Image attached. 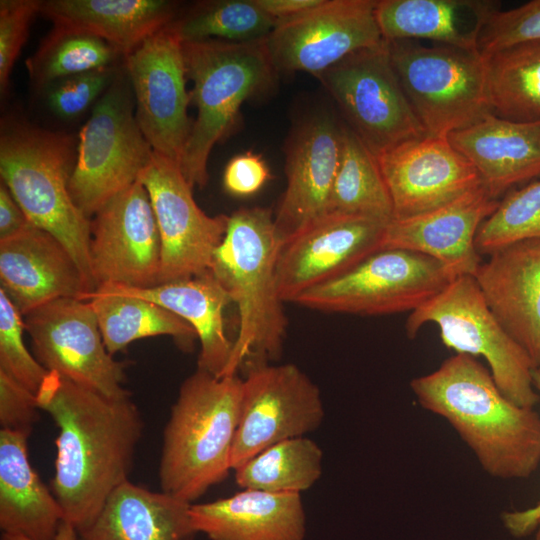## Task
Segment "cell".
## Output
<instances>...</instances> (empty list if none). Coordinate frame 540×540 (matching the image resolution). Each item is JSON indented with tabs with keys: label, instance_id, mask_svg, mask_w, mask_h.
Segmentation results:
<instances>
[{
	"label": "cell",
	"instance_id": "cell-1",
	"mask_svg": "<svg viewBox=\"0 0 540 540\" xmlns=\"http://www.w3.org/2000/svg\"><path fill=\"white\" fill-rule=\"evenodd\" d=\"M36 399L58 428L50 488L65 521L79 531L129 480L144 422L131 396L109 397L55 372Z\"/></svg>",
	"mask_w": 540,
	"mask_h": 540
},
{
	"label": "cell",
	"instance_id": "cell-2",
	"mask_svg": "<svg viewBox=\"0 0 540 540\" xmlns=\"http://www.w3.org/2000/svg\"><path fill=\"white\" fill-rule=\"evenodd\" d=\"M410 387L425 410L454 428L492 477L526 479L537 470L539 414L510 401L473 356L456 353Z\"/></svg>",
	"mask_w": 540,
	"mask_h": 540
},
{
	"label": "cell",
	"instance_id": "cell-3",
	"mask_svg": "<svg viewBox=\"0 0 540 540\" xmlns=\"http://www.w3.org/2000/svg\"><path fill=\"white\" fill-rule=\"evenodd\" d=\"M280 245L271 210L242 208L228 216L210 266L238 310L227 376L276 360L282 352L288 321L277 284Z\"/></svg>",
	"mask_w": 540,
	"mask_h": 540
},
{
	"label": "cell",
	"instance_id": "cell-4",
	"mask_svg": "<svg viewBox=\"0 0 540 540\" xmlns=\"http://www.w3.org/2000/svg\"><path fill=\"white\" fill-rule=\"evenodd\" d=\"M241 391L238 374L199 368L182 382L163 431L161 491L192 504L228 476Z\"/></svg>",
	"mask_w": 540,
	"mask_h": 540
},
{
	"label": "cell",
	"instance_id": "cell-5",
	"mask_svg": "<svg viewBox=\"0 0 540 540\" xmlns=\"http://www.w3.org/2000/svg\"><path fill=\"white\" fill-rule=\"evenodd\" d=\"M77 146L73 138L20 120H4L0 135L2 183L36 227L55 236L80 268L91 293L90 218L74 203L69 181Z\"/></svg>",
	"mask_w": 540,
	"mask_h": 540
},
{
	"label": "cell",
	"instance_id": "cell-6",
	"mask_svg": "<svg viewBox=\"0 0 540 540\" xmlns=\"http://www.w3.org/2000/svg\"><path fill=\"white\" fill-rule=\"evenodd\" d=\"M187 78L192 80L191 101L197 116L179 160L187 182L203 188L213 147L234 127L242 103L264 92L275 69L265 39L230 42L208 39L182 42Z\"/></svg>",
	"mask_w": 540,
	"mask_h": 540
},
{
	"label": "cell",
	"instance_id": "cell-7",
	"mask_svg": "<svg viewBox=\"0 0 540 540\" xmlns=\"http://www.w3.org/2000/svg\"><path fill=\"white\" fill-rule=\"evenodd\" d=\"M428 323L439 328L443 344L457 354L483 357L497 387L510 401L527 408L539 402L532 359L490 310L473 276H457L411 312L405 324L407 336L414 338Z\"/></svg>",
	"mask_w": 540,
	"mask_h": 540
},
{
	"label": "cell",
	"instance_id": "cell-8",
	"mask_svg": "<svg viewBox=\"0 0 540 540\" xmlns=\"http://www.w3.org/2000/svg\"><path fill=\"white\" fill-rule=\"evenodd\" d=\"M386 43L392 67L425 135L447 137L493 113L480 54L417 40Z\"/></svg>",
	"mask_w": 540,
	"mask_h": 540
},
{
	"label": "cell",
	"instance_id": "cell-9",
	"mask_svg": "<svg viewBox=\"0 0 540 540\" xmlns=\"http://www.w3.org/2000/svg\"><path fill=\"white\" fill-rule=\"evenodd\" d=\"M153 152L135 117L128 76L120 70L79 132L69 181L76 206L91 218L109 199L138 181Z\"/></svg>",
	"mask_w": 540,
	"mask_h": 540
},
{
	"label": "cell",
	"instance_id": "cell-10",
	"mask_svg": "<svg viewBox=\"0 0 540 540\" xmlns=\"http://www.w3.org/2000/svg\"><path fill=\"white\" fill-rule=\"evenodd\" d=\"M456 277L427 255L384 249L343 275L302 293L293 303L322 312L361 316L411 313Z\"/></svg>",
	"mask_w": 540,
	"mask_h": 540
},
{
	"label": "cell",
	"instance_id": "cell-11",
	"mask_svg": "<svg viewBox=\"0 0 540 540\" xmlns=\"http://www.w3.org/2000/svg\"><path fill=\"white\" fill-rule=\"evenodd\" d=\"M317 78L347 126L376 157L425 136L392 67L386 41L353 52Z\"/></svg>",
	"mask_w": 540,
	"mask_h": 540
},
{
	"label": "cell",
	"instance_id": "cell-12",
	"mask_svg": "<svg viewBox=\"0 0 540 540\" xmlns=\"http://www.w3.org/2000/svg\"><path fill=\"white\" fill-rule=\"evenodd\" d=\"M245 371L232 471L276 443L314 431L325 415L318 386L295 364L263 363Z\"/></svg>",
	"mask_w": 540,
	"mask_h": 540
},
{
	"label": "cell",
	"instance_id": "cell-13",
	"mask_svg": "<svg viewBox=\"0 0 540 540\" xmlns=\"http://www.w3.org/2000/svg\"><path fill=\"white\" fill-rule=\"evenodd\" d=\"M33 355L49 372L109 397H129L125 364L111 355L88 300L60 298L23 316Z\"/></svg>",
	"mask_w": 540,
	"mask_h": 540
},
{
	"label": "cell",
	"instance_id": "cell-14",
	"mask_svg": "<svg viewBox=\"0 0 540 540\" xmlns=\"http://www.w3.org/2000/svg\"><path fill=\"white\" fill-rule=\"evenodd\" d=\"M377 0H322L297 16L276 22L265 38L275 71L307 72L318 77L358 50L385 40L375 7Z\"/></svg>",
	"mask_w": 540,
	"mask_h": 540
},
{
	"label": "cell",
	"instance_id": "cell-15",
	"mask_svg": "<svg viewBox=\"0 0 540 540\" xmlns=\"http://www.w3.org/2000/svg\"><path fill=\"white\" fill-rule=\"evenodd\" d=\"M138 181L149 195L159 229V284L209 271L214 252L225 236L228 216H209L200 209L179 164L156 152Z\"/></svg>",
	"mask_w": 540,
	"mask_h": 540
},
{
	"label": "cell",
	"instance_id": "cell-16",
	"mask_svg": "<svg viewBox=\"0 0 540 540\" xmlns=\"http://www.w3.org/2000/svg\"><path fill=\"white\" fill-rule=\"evenodd\" d=\"M137 123L154 152L179 164L191 131L182 42L167 26L123 57Z\"/></svg>",
	"mask_w": 540,
	"mask_h": 540
},
{
	"label": "cell",
	"instance_id": "cell-17",
	"mask_svg": "<svg viewBox=\"0 0 540 540\" xmlns=\"http://www.w3.org/2000/svg\"><path fill=\"white\" fill-rule=\"evenodd\" d=\"M161 239L145 187L135 182L90 218L89 259L95 287L159 284Z\"/></svg>",
	"mask_w": 540,
	"mask_h": 540
},
{
	"label": "cell",
	"instance_id": "cell-18",
	"mask_svg": "<svg viewBox=\"0 0 540 540\" xmlns=\"http://www.w3.org/2000/svg\"><path fill=\"white\" fill-rule=\"evenodd\" d=\"M388 222L350 213L329 212L281 242L276 274L284 303L333 280L382 250Z\"/></svg>",
	"mask_w": 540,
	"mask_h": 540
},
{
	"label": "cell",
	"instance_id": "cell-19",
	"mask_svg": "<svg viewBox=\"0 0 540 540\" xmlns=\"http://www.w3.org/2000/svg\"><path fill=\"white\" fill-rule=\"evenodd\" d=\"M392 204L393 219L419 215L481 184L472 163L447 137L423 136L377 156Z\"/></svg>",
	"mask_w": 540,
	"mask_h": 540
},
{
	"label": "cell",
	"instance_id": "cell-20",
	"mask_svg": "<svg viewBox=\"0 0 540 540\" xmlns=\"http://www.w3.org/2000/svg\"><path fill=\"white\" fill-rule=\"evenodd\" d=\"M344 124L327 112L302 120L286 149L287 185L274 223L281 242L328 213Z\"/></svg>",
	"mask_w": 540,
	"mask_h": 540
},
{
	"label": "cell",
	"instance_id": "cell-21",
	"mask_svg": "<svg viewBox=\"0 0 540 540\" xmlns=\"http://www.w3.org/2000/svg\"><path fill=\"white\" fill-rule=\"evenodd\" d=\"M482 184L428 212L387 223L384 249H403L427 255L457 276H474L481 256L475 239L480 225L497 208Z\"/></svg>",
	"mask_w": 540,
	"mask_h": 540
},
{
	"label": "cell",
	"instance_id": "cell-22",
	"mask_svg": "<svg viewBox=\"0 0 540 540\" xmlns=\"http://www.w3.org/2000/svg\"><path fill=\"white\" fill-rule=\"evenodd\" d=\"M0 283L23 316L53 300L91 293L63 243L33 224L0 240Z\"/></svg>",
	"mask_w": 540,
	"mask_h": 540
},
{
	"label": "cell",
	"instance_id": "cell-23",
	"mask_svg": "<svg viewBox=\"0 0 540 540\" xmlns=\"http://www.w3.org/2000/svg\"><path fill=\"white\" fill-rule=\"evenodd\" d=\"M473 276L495 317L540 368V238L488 255Z\"/></svg>",
	"mask_w": 540,
	"mask_h": 540
},
{
	"label": "cell",
	"instance_id": "cell-24",
	"mask_svg": "<svg viewBox=\"0 0 540 540\" xmlns=\"http://www.w3.org/2000/svg\"><path fill=\"white\" fill-rule=\"evenodd\" d=\"M447 139L472 163L494 199L517 184L540 177V124L489 113Z\"/></svg>",
	"mask_w": 540,
	"mask_h": 540
},
{
	"label": "cell",
	"instance_id": "cell-25",
	"mask_svg": "<svg viewBox=\"0 0 540 540\" xmlns=\"http://www.w3.org/2000/svg\"><path fill=\"white\" fill-rule=\"evenodd\" d=\"M196 533L210 540H304L301 494L243 489L215 501L191 504Z\"/></svg>",
	"mask_w": 540,
	"mask_h": 540
},
{
	"label": "cell",
	"instance_id": "cell-26",
	"mask_svg": "<svg viewBox=\"0 0 540 540\" xmlns=\"http://www.w3.org/2000/svg\"><path fill=\"white\" fill-rule=\"evenodd\" d=\"M97 288L150 300L184 319L194 328L200 343L197 368L217 377L227 376L234 341L227 334L224 313L233 302L210 270L149 288Z\"/></svg>",
	"mask_w": 540,
	"mask_h": 540
},
{
	"label": "cell",
	"instance_id": "cell-27",
	"mask_svg": "<svg viewBox=\"0 0 540 540\" xmlns=\"http://www.w3.org/2000/svg\"><path fill=\"white\" fill-rule=\"evenodd\" d=\"M501 4L495 0H377L376 20L385 41H432L479 54L480 34Z\"/></svg>",
	"mask_w": 540,
	"mask_h": 540
},
{
	"label": "cell",
	"instance_id": "cell-28",
	"mask_svg": "<svg viewBox=\"0 0 540 540\" xmlns=\"http://www.w3.org/2000/svg\"><path fill=\"white\" fill-rule=\"evenodd\" d=\"M29 434L0 430V528L29 540H54L64 514L31 465Z\"/></svg>",
	"mask_w": 540,
	"mask_h": 540
},
{
	"label": "cell",
	"instance_id": "cell-29",
	"mask_svg": "<svg viewBox=\"0 0 540 540\" xmlns=\"http://www.w3.org/2000/svg\"><path fill=\"white\" fill-rule=\"evenodd\" d=\"M191 503L130 480L106 500L96 518L78 531L80 540H190Z\"/></svg>",
	"mask_w": 540,
	"mask_h": 540
},
{
	"label": "cell",
	"instance_id": "cell-30",
	"mask_svg": "<svg viewBox=\"0 0 540 540\" xmlns=\"http://www.w3.org/2000/svg\"><path fill=\"white\" fill-rule=\"evenodd\" d=\"M178 4L167 0H45L40 13L65 26L91 33L123 57L170 24Z\"/></svg>",
	"mask_w": 540,
	"mask_h": 540
},
{
	"label": "cell",
	"instance_id": "cell-31",
	"mask_svg": "<svg viewBox=\"0 0 540 540\" xmlns=\"http://www.w3.org/2000/svg\"><path fill=\"white\" fill-rule=\"evenodd\" d=\"M82 299L90 302L104 344L113 356L130 343L147 337L169 336L184 351H191L198 340L188 322L150 300L101 288Z\"/></svg>",
	"mask_w": 540,
	"mask_h": 540
},
{
	"label": "cell",
	"instance_id": "cell-32",
	"mask_svg": "<svg viewBox=\"0 0 540 540\" xmlns=\"http://www.w3.org/2000/svg\"><path fill=\"white\" fill-rule=\"evenodd\" d=\"M481 57L493 114L514 122L540 124V40Z\"/></svg>",
	"mask_w": 540,
	"mask_h": 540
},
{
	"label": "cell",
	"instance_id": "cell-33",
	"mask_svg": "<svg viewBox=\"0 0 540 540\" xmlns=\"http://www.w3.org/2000/svg\"><path fill=\"white\" fill-rule=\"evenodd\" d=\"M329 212L364 215L385 222L394 217L392 200L377 157L347 125L343 128L342 152Z\"/></svg>",
	"mask_w": 540,
	"mask_h": 540
},
{
	"label": "cell",
	"instance_id": "cell-34",
	"mask_svg": "<svg viewBox=\"0 0 540 540\" xmlns=\"http://www.w3.org/2000/svg\"><path fill=\"white\" fill-rule=\"evenodd\" d=\"M322 460L319 445L302 436L264 449L233 471L243 489L301 494L320 478Z\"/></svg>",
	"mask_w": 540,
	"mask_h": 540
},
{
	"label": "cell",
	"instance_id": "cell-35",
	"mask_svg": "<svg viewBox=\"0 0 540 540\" xmlns=\"http://www.w3.org/2000/svg\"><path fill=\"white\" fill-rule=\"evenodd\" d=\"M123 56L105 40L86 31L54 25L26 68L37 89L84 72L115 65Z\"/></svg>",
	"mask_w": 540,
	"mask_h": 540
},
{
	"label": "cell",
	"instance_id": "cell-36",
	"mask_svg": "<svg viewBox=\"0 0 540 540\" xmlns=\"http://www.w3.org/2000/svg\"><path fill=\"white\" fill-rule=\"evenodd\" d=\"M276 22L255 0H214L195 4L167 28L181 42H251L265 39Z\"/></svg>",
	"mask_w": 540,
	"mask_h": 540
},
{
	"label": "cell",
	"instance_id": "cell-37",
	"mask_svg": "<svg viewBox=\"0 0 540 540\" xmlns=\"http://www.w3.org/2000/svg\"><path fill=\"white\" fill-rule=\"evenodd\" d=\"M540 238V180L510 192L480 225L475 239L479 254Z\"/></svg>",
	"mask_w": 540,
	"mask_h": 540
},
{
	"label": "cell",
	"instance_id": "cell-38",
	"mask_svg": "<svg viewBox=\"0 0 540 540\" xmlns=\"http://www.w3.org/2000/svg\"><path fill=\"white\" fill-rule=\"evenodd\" d=\"M23 315L0 289V370L34 393L48 375L25 346Z\"/></svg>",
	"mask_w": 540,
	"mask_h": 540
},
{
	"label": "cell",
	"instance_id": "cell-39",
	"mask_svg": "<svg viewBox=\"0 0 540 540\" xmlns=\"http://www.w3.org/2000/svg\"><path fill=\"white\" fill-rule=\"evenodd\" d=\"M119 72L113 65L61 79L44 90L47 105L61 119L77 118L96 104Z\"/></svg>",
	"mask_w": 540,
	"mask_h": 540
},
{
	"label": "cell",
	"instance_id": "cell-40",
	"mask_svg": "<svg viewBox=\"0 0 540 540\" xmlns=\"http://www.w3.org/2000/svg\"><path fill=\"white\" fill-rule=\"evenodd\" d=\"M540 40V0L510 10H497L485 24L478 42L480 56L529 41Z\"/></svg>",
	"mask_w": 540,
	"mask_h": 540
},
{
	"label": "cell",
	"instance_id": "cell-41",
	"mask_svg": "<svg viewBox=\"0 0 540 540\" xmlns=\"http://www.w3.org/2000/svg\"><path fill=\"white\" fill-rule=\"evenodd\" d=\"M40 0L0 1V90L5 93L13 66L28 37L32 19L40 13Z\"/></svg>",
	"mask_w": 540,
	"mask_h": 540
},
{
	"label": "cell",
	"instance_id": "cell-42",
	"mask_svg": "<svg viewBox=\"0 0 540 540\" xmlns=\"http://www.w3.org/2000/svg\"><path fill=\"white\" fill-rule=\"evenodd\" d=\"M38 409L36 395L0 370L1 429L30 433Z\"/></svg>",
	"mask_w": 540,
	"mask_h": 540
},
{
	"label": "cell",
	"instance_id": "cell-43",
	"mask_svg": "<svg viewBox=\"0 0 540 540\" xmlns=\"http://www.w3.org/2000/svg\"><path fill=\"white\" fill-rule=\"evenodd\" d=\"M269 178L270 171L262 156L249 151L227 163L223 186L233 196L248 197L257 193Z\"/></svg>",
	"mask_w": 540,
	"mask_h": 540
},
{
	"label": "cell",
	"instance_id": "cell-44",
	"mask_svg": "<svg viewBox=\"0 0 540 540\" xmlns=\"http://www.w3.org/2000/svg\"><path fill=\"white\" fill-rule=\"evenodd\" d=\"M32 223L4 183L0 185V240L10 238Z\"/></svg>",
	"mask_w": 540,
	"mask_h": 540
},
{
	"label": "cell",
	"instance_id": "cell-45",
	"mask_svg": "<svg viewBox=\"0 0 540 540\" xmlns=\"http://www.w3.org/2000/svg\"><path fill=\"white\" fill-rule=\"evenodd\" d=\"M533 382L540 395V369L533 371ZM506 530L514 537L521 538L534 532L540 519V502L526 510L506 511L501 515Z\"/></svg>",
	"mask_w": 540,
	"mask_h": 540
},
{
	"label": "cell",
	"instance_id": "cell-46",
	"mask_svg": "<svg viewBox=\"0 0 540 540\" xmlns=\"http://www.w3.org/2000/svg\"><path fill=\"white\" fill-rule=\"evenodd\" d=\"M322 0H255L256 4L276 21L297 16L319 5Z\"/></svg>",
	"mask_w": 540,
	"mask_h": 540
},
{
	"label": "cell",
	"instance_id": "cell-47",
	"mask_svg": "<svg viewBox=\"0 0 540 540\" xmlns=\"http://www.w3.org/2000/svg\"><path fill=\"white\" fill-rule=\"evenodd\" d=\"M1 540H29L22 536L2 534ZM54 540H80L76 528L67 521H63Z\"/></svg>",
	"mask_w": 540,
	"mask_h": 540
},
{
	"label": "cell",
	"instance_id": "cell-48",
	"mask_svg": "<svg viewBox=\"0 0 540 540\" xmlns=\"http://www.w3.org/2000/svg\"><path fill=\"white\" fill-rule=\"evenodd\" d=\"M535 531H536V534H535L534 540H540V519L537 522Z\"/></svg>",
	"mask_w": 540,
	"mask_h": 540
},
{
	"label": "cell",
	"instance_id": "cell-49",
	"mask_svg": "<svg viewBox=\"0 0 540 540\" xmlns=\"http://www.w3.org/2000/svg\"><path fill=\"white\" fill-rule=\"evenodd\" d=\"M538 369H540V368H538Z\"/></svg>",
	"mask_w": 540,
	"mask_h": 540
}]
</instances>
